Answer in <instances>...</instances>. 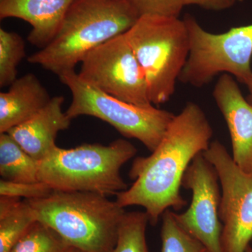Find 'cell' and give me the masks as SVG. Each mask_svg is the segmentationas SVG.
<instances>
[{
    "mask_svg": "<svg viewBox=\"0 0 252 252\" xmlns=\"http://www.w3.org/2000/svg\"><path fill=\"white\" fill-rule=\"evenodd\" d=\"M212 135L203 109L188 102L172 119L151 155L133 160L129 172L133 184L117 193L116 201L124 208L143 207L153 225L167 210H182L187 205L180 193L186 170L194 158L208 149Z\"/></svg>",
    "mask_w": 252,
    "mask_h": 252,
    "instance_id": "obj_1",
    "label": "cell"
},
{
    "mask_svg": "<svg viewBox=\"0 0 252 252\" xmlns=\"http://www.w3.org/2000/svg\"><path fill=\"white\" fill-rule=\"evenodd\" d=\"M140 17L126 0H74L52 40L28 61L58 77L74 71L88 53L128 31Z\"/></svg>",
    "mask_w": 252,
    "mask_h": 252,
    "instance_id": "obj_2",
    "label": "cell"
},
{
    "mask_svg": "<svg viewBox=\"0 0 252 252\" xmlns=\"http://www.w3.org/2000/svg\"><path fill=\"white\" fill-rule=\"evenodd\" d=\"M38 221L49 225L72 248L112 252L125 208L101 194L53 190L44 198L26 200Z\"/></svg>",
    "mask_w": 252,
    "mask_h": 252,
    "instance_id": "obj_3",
    "label": "cell"
},
{
    "mask_svg": "<svg viewBox=\"0 0 252 252\" xmlns=\"http://www.w3.org/2000/svg\"><path fill=\"white\" fill-rule=\"evenodd\" d=\"M137 152L133 144L123 139L107 145L85 144L72 149L56 146L38 162V179L56 190L117 195L128 188L121 169Z\"/></svg>",
    "mask_w": 252,
    "mask_h": 252,
    "instance_id": "obj_4",
    "label": "cell"
},
{
    "mask_svg": "<svg viewBox=\"0 0 252 252\" xmlns=\"http://www.w3.org/2000/svg\"><path fill=\"white\" fill-rule=\"evenodd\" d=\"M125 35L145 75L151 102L165 103L175 93L190 51L185 20L142 16Z\"/></svg>",
    "mask_w": 252,
    "mask_h": 252,
    "instance_id": "obj_5",
    "label": "cell"
},
{
    "mask_svg": "<svg viewBox=\"0 0 252 252\" xmlns=\"http://www.w3.org/2000/svg\"><path fill=\"white\" fill-rule=\"evenodd\" d=\"M72 95L66 114L70 119L90 116L112 126L123 136L140 141L153 152L175 117L173 113L154 105L140 107L105 94L71 71L59 76Z\"/></svg>",
    "mask_w": 252,
    "mask_h": 252,
    "instance_id": "obj_6",
    "label": "cell"
},
{
    "mask_svg": "<svg viewBox=\"0 0 252 252\" xmlns=\"http://www.w3.org/2000/svg\"><path fill=\"white\" fill-rule=\"evenodd\" d=\"M190 51L180 80L202 87L217 75L228 74L246 85L252 75V24L215 34L205 31L195 18H185Z\"/></svg>",
    "mask_w": 252,
    "mask_h": 252,
    "instance_id": "obj_7",
    "label": "cell"
},
{
    "mask_svg": "<svg viewBox=\"0 0 252 252\" xmlns=\"http://www.w3.org/2000/svg\"><path fill=\"white\" fill-rule=\"evenodd\" d=\"M81 64L78 74L89 85L128 103L154 105L145 75L125 33L93 49Z\"/></svg>",
    "mask_w": 252,
    "mask_h": 252,
    "instance_id": "obj_8",
    "label": "cell"
},
{
    "mask_svg": "<svg viewBox=\"0 0 252 252\" xmlns=\"http://www.w3.org/2000/svg\"><path fill=\"white\" fill-rule=\"evenodd\" d=\"M203 154L216 170L221 187L223 252H245L252 240V172L243 171L220 141L211 142Z\"/></svg>",
    "mask_w": 252,
    "mask_h": 252,
    "instance_id": "obj_9",
    "label": "cell"
},
{
    "mask_svg": "<svg viewBox=\"0 0 252 252\" xmlns=\"http://www.w3.org/2000/svg\"><path fill=\"white\" fill-rule=\"evenodd\" d=\"M220 185L215 167L203 153L199 154L190 162L182 180V187L192 192L191 203L184 213L174 212L178 224L210 252H223Z\"/></svg>",
    "mask_w": 252,
    "mask_h": 252,
    "instance_id": "obj_10",
    "label": "cell"
},
{
    "mask_svg": "<svg viewBox=\"0 0 252 252\" xmlns=\"http://www.w3.org/2000/svg\"><path fill=\"white\" fill-rule=\"evenodd\" d=\"M213 97L224 118L232 144V158L243 171L252 172V104L244 97L234 78L223 74Z\"/></svg>",
    "mask_w": 252,
    "mask_h": 252,
    "instance_id": "obj_11",
    "label": "cell"
},
{
    "mask_svg": "<svg viewBox=\"0 0 252 252\" xmlns=\"http://www.w3.org/2000/svg\"><path fill=\"white\" fill-rule=\"evenodd\" d=\"M63 96L51 97L49 103L34 117L8 131L11 137L38 162L56 147L59 132L67 130L72 119L63 111Z\"/></svg>",
    "mask_w": 252,
    "mask_h": 252,
    "instance_id": "obj_12",
    "label": "cell"
},
{
    "mask_svg": "<svg viewBox=\"0 0 252 252\" xmlns=\"http://www.w3.org/2000/svg\"><path fill=\"white\" fill-rule=\"evenodd\" d=\"M74 0H0V19L15 18L31 25L28 40L45 47L57 33Z\"/></svg>",
    "mask_w": 252,
    "mask_h": 252,
    "instance_id": "obj_13",
    "label": "cell"
},
{
    "mask_svg": "<svg viewBox=\"0 0 252 252\" xmlns=\"http://www.w3.org/2000/svg\"><path fill=\"white\" fill-rule=\"evenodd\" d=\"M51 99L47 89L32 73L17 78L9 91L0 93V133L27 122Z\"/></svg>",
    "mask_w": 252,
    "mask_h": 252,
    "instance_id": "obj_14",
    "label": "cell"
},
{
    "mask_svg": "<svg viewBox=\"0 0 252 252\" xmlns=\"http://www.w3.org/2000/svg\"><path fill=\"white\" fill-rule=\"evenodd\" d=\"M0 175L16 182H36L38 161L7 133H0Z\"/></svg>",
    "mask_w": 252,
    "mask_h": 252,
    "instance_id": "obj_15",
    "label": "cell"
},
{
    "mask_svg": "<svg viewBox=\"0 0 252 252\" xmlns=\"http://www.w3.org/2000/svg\"><path fill=\"white\" fill-rule=\"evenodd\" d=\"M27 200H20L4 213H0V252H9L36 221Z\"/></svg>",
    "mask_w": 252,
    "mask_h": 252,
    "instance_id": "obj_16",
    "label": "cell"
},
{
    "mask_svg": "<svg viewBox=\"0 0 252 252\" xmlns=\"http://www.w3.org/2000/svg\"><path fill=\"white\" fill-rule=\"evenodd\" d=\"M69 248L56 230L36 220L9 252H67Z\"/></svg>",
    "mask_w": 252,
    "mask_h": 252,
    "instance_id": "obj_17",
    "label": "cell"
},
{
    "mask_svg": "<svg viewBox=\"0 0 252 252\" xmlns=\"http://www.w3.org/2000/svg\"><path fill=\"white\" fill-rule=\"evenodd\" d=\"M149 223L146 212H126L119 226L117 244L112 252H149L146 240Z\"/></svg>",
    "mask_w": 252,
    "mask_h": 252,
    "instance_id": "obj_18",
    "label": "cell"
},
{
    "mask_svg": "<svg viewBox=\"0 0 252 252\" xmlns=\"http://www.w3.org/2000/svg\"><path fill=\"white\" fill-rule=\"evenodd\" d=\"M22 36L0 28V86H11L17 79V67L26 57Z\"/></svg>",
    "mask_w": 252,
    "mask_h": 252,
    "instance_id": "obj_19",
    "label": "cell"
},
{
    "mask_svg": "<svg viewBox=\"0 0 252 252\" xmlns=\"http://www.w3.org/2000/svg\"><path fill=\"white\" fill-rule=\"evenodd\" d=\"M161 218L160 252H210L203 243L178 224L170 209L164 212Z\"/></svg>",
    "mask_w": 252,
    "mask_h": 252,
    "instance_id": "obj_20",
    "label": "cell"
},
{
    "mask_svg": "<svg viewBox=\"0 0 252 252\" xmlns=\"http://www.w3.org/2000/svg\"><path fill=\"white\" fill-rule=\"evenodd\" d=\"M54 189L44 182H16L1 179L0 195L25 198L26 200L44 198Z\"/></svg>",
    "mask_w": 252,
    "mask_h": 252,
    "instance_id": "obj_21",
    "label": "cell"
},
{
    "mask_svg": "<svg viewBox=\"0 0 252 252\" xmlns=\"http://www.w3.org/2000/svg\"><path fill=\"white\" fill-rule=\"evenodd\" d=\"M140 16L146 15L179 17L185 7L182 0H126Z\"/></svg>",
    "mask_w": 252,
    "mask_h": 252,
    "instance_id": "obj_22",
    "label": "cell"
},
{
    "mask_svg": "<svg viewBox=\"0 0 252 252\" xmlns=\"http://www.w3.org/2000/svg\"><path fill=\"white\" fill-rule=\"evenodd\" d=\"M185 6H198L211 11H223L229 9L239 0H182Z\"/></svg>",
    "mask_w": 252,
    "mask_h": 252,
    "instance_id": "obj_23",
    "label": "cell"
},
{
    "mask_svg": "<svg viewBox=\"0 0 252 252\" xmlns=\"http://www.w3.org/2000/svg\"><path fill=\"white\" fill-rule=\"evenodd\" d=\"M246 86H248L249 91V96L248 100L250 104H252V75L251 77L249 79L248 83L246 84Z\"/></svg>",
    "mask_w": 252,
    "mask_h": 252,
    "instance_id": "obj_24",
    "label": "cell"
},
{
    "mask_svg": "<svg viewBox=\"0 0 252 252\" xmlns=\"http://www.w3.org/2000/svg\"><path fill=\"white\" fill-rule=\"evenodd\" d=\"M67 252H85L82 251V250H79V249L72 248V247H70L69 250H68Z\"/></svg>",
    "mask_w": 252,
    "mask_h": 252,
    "instance_id": "obj_25",
    "label": "cell"
},
{
    "mask_svg": "<svg viewBox=\"0 0 252 252\" xmlns=\"http://www.w3.org/2000/svg\"><path fill=\"white\" fill-rule=\"evenodd\" d=\"M252 252V248L251 247H249V248L247 249L246 252Z\"/></svg>",
    "mask_w": 252,
    "mask_h": 252,
    "instance_id": "obj_26",
    "label": "cell"
}]
</instances>
